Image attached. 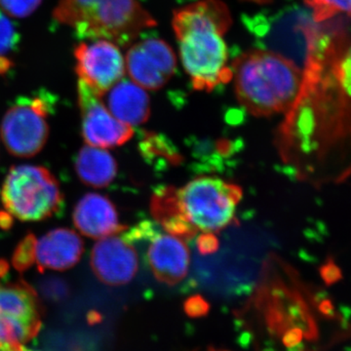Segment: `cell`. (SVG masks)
I'll return each instance as SVG.
<instances>
[{
	"mask_svg": "<svg viewBox=\"0 0 351 351\" xmlns=\"http://www.w3.org/2000/svg\"><path fill=\"white\" fill-rule=\"evenodd\" d=\"M19 40L15 25L5 13L0 10V58H6L5 55L16 47Z\"/></svg>",
	"mask_w": 351,
	"mask_h": 351,
	"instance_id": "19",
	"label": "cell"
},
{
	"mask_svg": "<svg viewBox=\"0 0 351 351\" xmlns=\"http://www.w3.org/2000/svg\"><path fill=\"white\" fill-rule=\"evenodd\" d=\"M232 23L221 0H200L174 11L172 27L180 57L195 90L211 92L232 80L223 39Z\"/></svg>",
	"mask_w": 351,
	"mask_h": 351,
	"instance_id": "1",
	"label": "cell"
},
{
	"mask_svg": "<svg viewBox=\"0 0 351 351\" xmlns=\"http://www.w3.org/2000/svg\"><path fill=\"white\" fill-rule=\"evenodd\" d=\"M1 200L8 213L25 221L50 218L63 205V193L56 178L40 166L11 168L1 191Z\"/></svg>",
	"mask_w": 351,
	"mask_h": 351,
	"instance_id": "5",
	"label": "cell"
},
{
	"mask_svg": "<svg viewBox=\"0 0 351 351\" xmlns=\"http://www.w3.org/2000/svg\"><path fill=\"white\" fill-rule=\"evenodd\" d=\"M184 313L188 314L189 317L199 318L207 315L210 311L209 304L200 295H193L189 298L184 302Z\"/></svg>",
	"mask_w": 351,
	"mask_h": 351,
	"instance_id": "22",
	"label": "cell"
},
{
	"mask_svg": "<svg viewBox=\"0 0 351 351\" xmlns=\"http://www.w3.org/2000/svg\"><path fill=\"white\" fill-rule=\"evenodd\" d=\"M135 249L124 237H104L91 253V267L101 282L121 286L130 282L138 271Z\"/></svg>",
	"mask_w": 351,
	"mask_h": 351,
	"instance_id": "11",
	"label": "cell"
},
{
	"mask_svg": "<svg viewBox=\"0 0 351 351\" xmlns=\"http://www.w3.org/2000/svg\"><path fill=\"white\" fill-rule=\"evenodd\" d=\"M75 171L83 184L93 188H106L117 174V163L110 152L86 145L78 152Z\"/></svg>",
	"mask_w": 351,
	"mask_h": 351,
	"instance_id": "16",
	"label": "cell"
},
{
	"mask_svg": "<svg viewBox=\"0 0 351 351\" xmlns=\"http://www.w3.org/2000/svg\"><path fill=\"white\" fill-rule=\"evenodd\" d=\"M230 68L237 100L255 117L288 113L301 92V69L272 51H247Z\"/></svg>",
	"mask_w": 351,
	"mask_h": 351,
	"instance_id": "2",
	"label": "cell"
},
{
	"mask_svg": "<svg viewBox=\"0 0 351 351\" xmlns=\"http://www.w3.org/2000/svg\"><path fill=\"white\" fill-rule=\"evenodd\" d=\"M36 239L32 233L25 235L14 252L12 263L18 271H25L36 262Z\"/></svg>",
	"mask_w": 351,
	"mask_h": 351,
	"instance_id": "18",
	"label": "cell"
},
{
	"mask_svg": "<svg viewBox=\"0 0 351 351\" xmlns=\"http://www.w3.org/2000/svg\"><path fill=\"white\" fill-rule=\"evenodd\" d=\"M1 351H32L27 350L25 346H14V348H0Z\"/></svg>",
	"mask_w": 351,
	"mask_h": 351,
	"instance_id": "27",
	"label": "cell"
},
{
	"mask_svg": "<svg viewBox=\"0 0 351 351\" xmlns=\"http://www.w3.org/2000/svg\"><path fill=\"white\" fill-rule=\"evenodd\" d=\"M83 251V241L77 233L69 228H57L36 241V262L41 272L44 269L62 271L75 267Z\"/></svg>",
	"mask_w": 351,
	"mask_h": 351,
	"instance_id": "14",
	"label": "cell"
},
{
	"mask_svg": "<svg viewBox=\"0 0 351 351\" xmlns=\"http://www.w3.org/2000/svg\"><path fill=\"white\" fill-rule=\"evenodd\" d=\"M13 225L12 215L8 212L0 211V228L8 230Z\"/></svg>",
	"mask_w": 351,
	"mask_h": 351,
	"instance_id": "25",
	"label": "cell"
},
{
	"mask_svg": "<svg viewBox=\"0 0 351 351\" xmlns=\"http://www.w3.org/2000/svg\"><path fill=\"white\" fill-rule=\"evenodd\" d=\"M213 351H215V350H213ZM225 351H226V350H225Z\"/></svg>",
	"mask_w": 351,
	"mask_h": 351,
	"instance_id": "29",
	"label": "cell"
},
{
	"mask_svg": "<svg viewBox=\"0 0 351 351\" xmlns=\"http://www.w3.org/2000/svg\"><path fill=\"white\" fill-rule=\"evenodd\" d=\"M75 49V71L80 82L103 97L124 77L125 59L119 46L107 39H91Z\"/></svg>",
	"mask_w": 351,
	"mask_h": 351,
	"instance_id": "8",
	"label": "cell"
},
{
	"mask_svg": "<svg viewBox=\"0 0 351 351\" xmlns=\"http://www.w3.org/2000/svg\"><path fill=\"white\" fill-rule=\"evenodd\" d=\"M8 272V263L4 260H0V278H3Z\"/></svg>",
	"mask_w": 351,
	"mask_h": 351,
	"instance_id": "26",
	"label": "cell"
},
{
	"mask_svg": "<svg viewBox=\"0 0 351 351\" xmlns=\"http://www.w3.org/2000/svg\"><path fill=\"white\" fill-rule=\"evenodd\" d=\"M77 94L82 117V136L87 145L110 149L124 145L133 137L132 127L115 119L101 101V97L80 80Z\"/></svg>",
	"mask_w": 351,
	"mask_h": 351,
	"instance_id": "10",
	"label": "cell"
},
{
	"mask_svg": "<svg viewBox=\"0 0 351 351\" xmlns=\"http://www.w3.org/2000/svg\"><path fill=\"white\" fill-rule=\"evenodd\" d=\"M0 278V348L25 346L38 336L43 306L36 291L24 280L1 283Z\"/></svg>",
	"mask_w": 351,
	"mask_h": 351,
	"instance_id": "6",
	"label": "cell"
},
{
	"mask_svg": "<svg viewBox=\"0 0 351 351\" xmlns=\"http://www.w3.org/2000/svg\"><path fill=\"white\" fill-rule=\"evenodd\" d=\"M50 103L41 97L24 98L9 108L0 126L2 142L14 156L32 157L43 149L49 135Z\"/></svg>",
	"mask_w": 351,
	"mask_h": 351,
	"instance_id": "7",
	"label": "cell"
},
{
	"mask_svg": "<svg viewBox=\"0 0 351 351\" xmlns=\"http://www.w3.org/2000/svg\"><path fill=\"white\" fill-rule=\"evenodd\" d=\"M197 248L203 255L214 253L219 248L218 239L212 233L205 232L198 237Z\"/></svg>",
	"mask_w": 351,
	"mask_h": 351,
	"instance_id": "24",
	"label": "cell"
},
{
	"mask_svg": "<svg viewBox=\"0 0 351 351\" xmlns=\"http://www.w3.org/2000/svg\"><path fill=\"white\" fill-rule=\"evenodd\" d=\"M132 82L145 90H157L174 75L177 59L169 44L160 38H147L130 46L125 58Z\"/></svg>",
	"mask_w": 351,
	"mask_h": 351,
	"instance_id": "9",
	"label": "cell"
},
{
	"mask_svg": "<svg viewBox=\"0 0 351 351\" xmlns=\"http://www.w3.org/2000/svg\"><path fill=\"white\" fill-rule=\"evenodd\" d=\"M336 75L343 92L351 97V48L339 61Z\"/></svg>",
	"mask_w": 351,
	"mask_h": 351,
	"instance_id": "21",
	"label": "cell"
},
{
	"mask_svg": "<svg viewBox=\"0 0 351 351\" xmlns=\"http://www.w3.org/2000/svg\"><path fill=\"white\" fill-rule=\"evenodd\" d=\"M53 17L82 39H107L128 46L156 21L138 0H59Z\"/></svg>",
	"mask_w": 351,
	"mask_h": 351,
	"instance_id": "3",
	"label": "cell"
},
{
	"mask_svg": "<svg viewBox=\"0 0 351 351\" xmlns=\"http://www.w3.org/2000/svg\"><path fill=\"white\" fill-rule=\"evenodd\" d=\"M104 96L110 113L127 125H141L149 119L151 101L147 90L137 83L122 78Z\"/></svg>",
	"mask_w": 351,
	"mask_h": 351,
	"instance_id": "15",
	"label": "cell"
},
{
	"mask_svg": "<svg viewBox=\"0 0 351 351\" xmlns=\"http://www.w3.org/2000/svg\"><path fill=\"white\" fill-rule=\"evenodd\" d=\"M313 9L315 23L324 22L339 14L351 16V0H304Z\"/></svg>",
	"mask_w": 351,
	"mask_h": 351,
	"instance_id": "17",
	"label": "cell"
},
{
	"mask_svg": "<svg viewBox=\"0 0 351 351\" xmlns=\"http://www.w3.org/2000/svg\"><path fill=\"white\" fill-rule=\"evenodd\" d=\"M41 2L43 0H0V8L11 17L25 18L36 10Z\"/></svg>",
	"mask_w": 351,
	"mask_h": 351,
	"instance_id": "20",
	"label": "cell"
},
{
	"mask_svg": "<svg viewBox=\"0 0 351 351\" xmlns=\"http://www.w3.org/2000/svg\"><path fill=\"white\" fill-rule=\"evenodd\" d=\"M241 198L240 186L217 178H197L176 189L178 211L197 232L212 233L226 228Z\"/></svg>",
	"mask_w": 351,
	"mask_h": 351,
	"instance_id": "4",
	"label": "cell"
},
{
	"mask_svg": "<svg viewBox=\"0 0 351 351\" xmlns=\"http://www.w3.org/2000/svg\"><path fill=\"white\" fill-rule=\"evenodd\" d=\"M304 335V331L302 328L291 327L287 331L284 332L281 336L282 337L281 341H282L283 346L289 350H294V348H297L298 346L301 345Z\"/></svg>",
	"mask_w": 351,
	"mask_h": 351,
	"instance_id": "23",
	"label": "cell"
},
{
	"mask_svg": "<svg viewBox=\"0 0 351 351\" xmlns=\"http://www.w3.org/2000/svg\"><path fill=\"white\" fill-rule=\"evenodd\" d=\"M73 223L82 234L101 239L126 230L119 223L114 204L107 196L88 193L78 201L73 211Z\"/></svg>",
	"mask_w": 351,
	"mask_h": 351,
	"instance_id": "13",
	"label": "cell"
},
{
	"mask_svg": "<svg viewBox=\"0 0 351 351\" xmlns=\"http://www.w3.org/2000/svg\"><path fill=\"white\" fill-rule=\"evenodd\" d=\"M0 351H1V350H0Z\"/></svg>",
	"mask_w": 351,
	"mask_h": 351,
	"instance_id": "28",
	"label": "cell"
},
{
	"mask_svg": "<svg viewBox=\"0 0 351 351\" xmlns=\"http://www.w3.org/2000/svg\"><path fill=\"white\" fill-rule=\"evenodd\" d=\"M147 261L157 280L175 285L188 274L189 252L180 237L172 234H156L151 237Z\"/></svg>",
	"mask_w": 351,
	"mask_h": 351,
	"instance_id": "12",
	"label": "cell"
}]
</instances>
